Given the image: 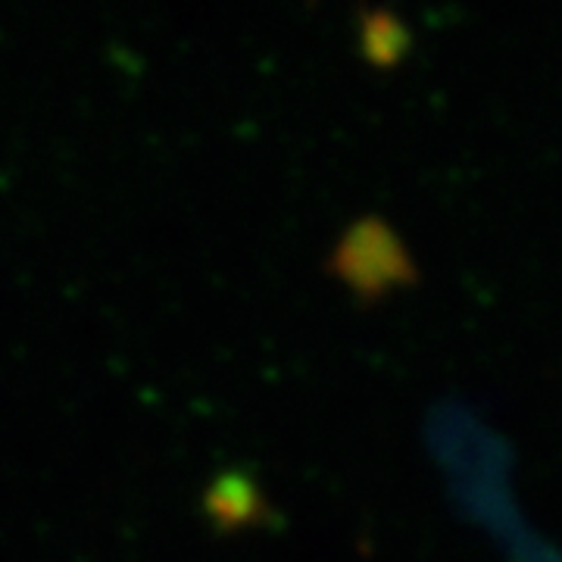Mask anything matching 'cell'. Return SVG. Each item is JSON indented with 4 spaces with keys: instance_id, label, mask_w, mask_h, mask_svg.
Returning a JSON list of instances; mask_svg holds the SVG:
<instances>
[{
    "instance_id": "cell-1",
    "label": "cell",
    "mask_w": 562,
    "mask_h": 562,
    "mask_svg": "<svg viewBox=\"0 0 562 562\" xmlns=\"http://www.w3.org/2000/svg\"><path fill=\"white\" fill-rule=\"evenodd\" d=\"M325 272L366 303L382 301L391 291L419 281V266L401 232L379 213L347 222L325 257Z\"/></svg>"
},
{
    "instance_id": "cell-2",
    "label": "cell",
    "mask_w": 562,
    "mask_h": 562,
    "mask_svg": "<svg viewBox=\"0 0 562 562\" xmlns=\"http://www.w3.org/2000/svg\"><path fill=\"white\" fill-rule=\"evenodd\" d=\"M201 513L216 535H238L272 522V506L260 482L241 469H225L203 487Z\"/></svg>"
},
{
    "instance_id": "cell-3",
    "label": "cell",
    "mask_w": 562,
    "mask_h": 562,
    "mask_svg": "<svg viewBox=\"0 0 562 562\" xmlns=\"http://www.w3.org/2000/svg\"><path fill=\"white\" fill-rule=\"evenodd\" d=\"M413 44L409 25L384 7H369L360 16V50L372 66H397Z\"/></svg>"
}]
</instances>
